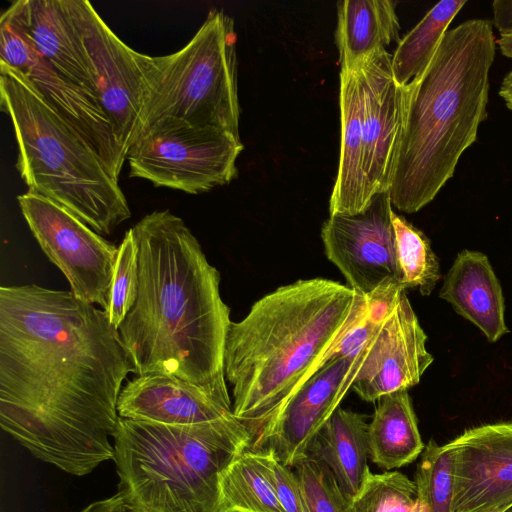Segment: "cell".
I'll return each instance as SVG.
<instances>
[{
    "instance_id": "1",
    "label": "cell",
    "mask_w": 512,
    "mask_h": 512,
    "mask_svg": "<svg viewBox=\"0 0 512 512\" xmlns=\"http://www.w3.org/2000/svg\"><path fill=\"white\" fill-rule=\"evenodd\" d=\"M132 364L109 314L71 291L0 288V425L34 457L83 476L114 459Z\"/></svg>"
},
{
    "instance_id": "2",
    "label": "cell",
    "mask_w": 512,
    "mask_h": 512,
    "mask_svg": "<svg viewBox=\"0 0 512 512\" xmlns=\"http://www.w3.org/2000/svg\"><path fill=\"white\" fill-rule=\"evenodd\" d=\"M131 229L139 287L118 332L133 373L173 375L232 404L224 374L232 321L219 271L184 220L168 209L145 215Z\"/></svg>"
},
{
    "instance_id": "3",
    "label": "cell",
    "mask_w": 512,
    "mask_h": 512,
    "mask_svg": "<svg viewBox=\"0 0 512 512\" xmlns=\"http://www.w3.org/2000/svg\"><path fill=\"white\" fill-rule=\"evenodd\" d=\"M364 301L348 285L303 279L263 296L242 320L231 323L224 374L232 387L233 415L253 441L320 368Z\"/></svg>"
},
{
    "instance_id": "4",
    "label": "cell",
    "mask_w": 512,
    "mask_h": 512,
    "mask_svg": "<svg viewBox=\"0 0 512 512\" xmlns=\"http://www.w3.org/2000/svg\"><path fill=\"white\" fill-rule=\"evenodd\" d=\"M493 23L447 30L426 68L403 86L402 126L389 189L392 206L415 213L453 177L488 116Z\"/></svg>"
},
{
    "instance_id": "5",
    "label": "cell",
    "mask_w": 512,
    "mask_h": 512,
    "mask_svg": "<svg viewBox=\"0 0 512 512\" xmlns=\"http://www.w3.org/2000/svg\"><path fill=\"white\" fill-rule=\"evenodd\" d=\"M118 493L134 512H224L221 476L253 443L234 415L195 425L120 418Z\"/></svg>"
},
{
    "instance_id": "6",
    "label": "cell",
    "mask_w": 512,
    "mask_h": 512,
    "mask_svg": "<svg viewBox=\"0 0 512 512\" xmlns=\"http://www.w3.org/2000/svg\"><path fill=\"white\" fill-rule=\"evenodd\" d=\"M1 108L18 147L16 168L28 190L65 208L98 234L130 218L128 201L93 146L20 71L0 64Z\"/></svg>"
},
{
    "instance_id": "7",
    "label": "cell",
    "mask_w": 512,
    "mask_h": 512,
    "mask_svg": "<svg viewBox=\"0 0 512 512\" xmlns=\"http://www.w3.org/2000/svg\"><path fill=\"white\" fill-rule=\"evenodd\" d=\"M236 41L233 19L212 9L180 50L164 56L137 51L143 84L140 134L157 121L175 119L240 138Z\"/></svg>"
},
{
    "instance_id": "8",
    "label": "cell",
    "mask_w": 512,
    "mask_h": 512,
    "mask_svg": "<svg viewBox=\"0 0 512 512\" xmlns=\"http://www.w3.org/2000/svg\"><path fill=\"white\" fill-rule=\"evenodd\" d=\"M240 138L212 128L163 119L146 128L129 148L130 177L188 194L230 183L238 175Z\"/></svg>"
},
{
    "instance_id": "9",
    "label": "cell",
    "mask_w": 512,
    "mask_h": 512,
    "mask_svg": "<svg viewBox=\"0 0 512 512\" xmlns=\"http://www.w3.org/2000/svg\"><path fill=\"white\" fill-rule=\"evenodd\" d=\"M17 201L32 235L67 278L72 294L109 312L118 247L35 192L18 195Z\"/></svg>"
},
{
    "instance_id": "10",
    "label": "cell",
    "mask_w": 512,
    "mask_h": 512,
    "mask_svg": "<svg viewBox=\"0 0 512 512\" xmlns=\"http://www.w3.org/2000/svg\"><path fill=\"white\" fill-rule=\"evenodd\" d=\"M93 92L127 155L141 129L142 74L137 51L125 44L87 0H72Z\"/></svg>"
},
{
    "instance_id": "11",
    "label": "cell",
    "mask_w": 512,
    "mask_h": 512,
    "mask_svg": "<svg viewBox=\"0 0 512 512\" xmlns=\"http://www.w3.org/2000/svg\"><path fill=\"white\" fill-rule=\"evenodd\" d=\"M389 191L377 193L355 214H334L323 223L321 238L327 258L348 286L369 297L377 291L403 286L391 215Z\"/></svg>"
},
{
    "instance_id": "12",
    "label": "cell",
    "mask_w": 512,
    "mask_h": 512,
    "mask_svg": "<svg viewBox=\"0 0 512 512\" xmlns=\"http://www.w3.org/2000/svg\"><path fill=\"white\" fill-rule=\"evenodd\" d=\"M367 346L357 355L326 363L310 376L255 438V450L268 451L289 467L305 457L312 438L351 389Z\"/></svg>"
},
{
    "instance_id": "13",
    "label": "cell",
    "mask_w": 512,
    "mask_h": 512,
    "mask_svg": "<svg viewBox=\"0 0 512 512\" xmlns=\"http://www.w3.org/2000/svg\"><path fill=\"white\" fill-rule=\"evenodd\" d=\"M427 335L402 291L371 338L351 389L364 401L417 385L433 356L426 349Z\"/></svg>"
},
{
    "instance_id": "14",
    "label": "cell",
    "mask_w": 512,
    "mask_h": 512,
    "mask_svg": "<svg viewBox=\"0 0 512 512\" xmlns=\"http://www.w3.org/2000/svg\"><path fill=\"white\" fill-rule=\"evenodd\" d=\"M356 70L363 91L364 174L371 200L390 189L402 126L403 86L394 78L387 50L372 55Z\"/></svg>"
},
{
    "instance_id": "15",
    "label": "cell",
    "mask_w": 512,
    "mask_h": 512,
    "mask_svg": "<svg viewBox=\"0 0 512 512\" xmlns=\"http://www.w3.org/2000/svg\"><path fill=\"white\" fill-rule=\"evenodd\" d=\"M448 444L455 453L454 512L512 499V421L469 428Z\"/></svg>"
},
{
    "instance_id": "16",
    "label": "cell",
    "mask_w": 512,
    "mask_h": 512,
    "mask_svg": "<svg viewBox=\"0 0 512 512\" xmlns=\"http://www.w3.org/2000/svg\"><path fill=\"white\" fill-rule=\"evenodd\" d=\"M120 418L166 425H195L233 415L232 404L173 375H140L123 387L117 403Z\"/></svg>"
},
{
    "instance_id": "17",
    "label": "cell",
    "mask_w": 512,
    "mask_h": 512,
    "mask_svg": "<svg viewBox=\"0 0 512 512\" xmlns=\"http://www.w3.org/2000/svg\"><path fill=\"white\" fill-rule=\"evenodd\" d=\"M24 75L50 107L93 146L119 181L126 157L94 94L63 77L40 55Z\"/></svg>"
},
{
    "instance_id": "18",
    "label": "cell",
    "mask_w": 512,
    "mask_h": 512,
    "mask_svg": "<svg viewBox=\"0 0 512 512\" xmlns=\"http://www.w3.org/2000/svg\"><path fill=\"white\" fill-rule=\"evenodd\" d=\"M439 297L477 326L489 342L509 332L502 288L488 257L464 249L444 277Z\"/></svg>"
},
{
    "instance_id": "19",
    "label": "cell",
    "mask_w": 512,
    "mask_h": 512,
    "mask_svg": "<svg viewBox=\"0 0 512 512\" xmlns=\"http://www.w3.org/2000/svg\"><path fill=\"white\" fill-rule=\"evenodd\" d=\"M340 153L329 213L355 214L371 200L366 191L363 145V91L358 70H340Z\"/></svg>"
},
{
    "instance_id": "20",
    "label": "cell",
    "mask_w": 512,
    "mask_h": 512,
    "mask_svg": "<svg viewBox=\"0 0 512 512\" xmlns=\"http://www.w3.org/2000/svg\"><path fill=\"white\" fill-rule=\"evenodd\" d=\"M22 9L39 55L63 77L94 94L72 0H22Z\"/></svg>"
},
{
    "instance_id": "21",
    "label": "cell",
    "mask_w": 512,
    "mask_h": 512,
    "mask_svg": "<svg viewBox=\"0 0 512 512\" xmlns=\"http://www.w3.org/2000/svg\"><path fill=\"white\" fill-rule=\"evenodd\" d=\"M364 414L338 407L312 438L306 455L324 463L351 499L369 467V423Z\"/></svg>"
},
{
    "instance_id": "22",
    "label": "cell",
    "mask_w": 512,
    "mask_h": 512,
    "mask_svg": "<svg viewBox=\"0 0 512 512\" xmlns=\"http://www.w3.org/2000/svg\"><path fill=\"white\" fill-rule=\"evenodd\" d=\"M396 2L345 0L337 3L335 42L341 70L355 71L372 55L399 42Z\"/></svg>"
},
{
    "instance_id": "23",
    "label": "cell",
    "mask_w": 512,
    "mask_h": 512,
    "mask_svg": "<svg viewBox=\"0 0 512 512\" xmlns=\"http://www.w3.org/2000/svg\"><path fill=\"white\" fill-rule=\"evenodd\" d=\"M368 437L369 458L385 470L408 465L423 452L425 445L408 390L378 400Z\"/></svg>"
},
{
    "instance_id": "24",
    "label": "cell",
    "mask_w": 512,
    "mask_h": 512,
    "mask_svg": "<svg viewBox=\"0 0 512 512\" xmlns=\"http://www.w3.org/2000/svg\"><path fill=\"white\" fill-rule=\"evenodd\" d=\"M224 512H283L269 475V454L246 449L220 481Z\"/></svg>"
},
{
    "instance_id": "25",
    "label": "cell",
    "mask_w": 512,
    "mask_h": 512,
    "mask_svg": "<svg viewBox=\"0 0 512 512\" xmlns=\"http://www.w3.org/2000/svg\"><path fill=\"white\" fill-rule=\"evenodd\" d=\"M466 3V0L438 2L400 39L392 55V70L398 85H407L426 68L450 23Z\"/></svg>"
},
{
    "instance_id": "26",
    "label": "cell",
    "mask_w": 512,
    "mask_h": 512,
    "mask_svg": "<svg viewBox=\"0 0 512 512\" xmlns=\"http://www.w3.org/2000/svg\"><path fill=\"white\" fill-rule=\"evenodd\" d=\"M402 282L428 296L439 281L440 265L426 235L394 211L391 215Z\"/></svg>"
},
{
    "instance_id": "27",
    "label": "cell",
    "mask_w": 512,
    "mask_h": 512,
    "mask_svg": "<svg viewBox=\"0 0 512 512\" xmlns=\"http://www.w3.org/2000/svg\"><path fill=\"white\" fill-rule=\"evenodd\" d=\"M455 478L454 450L431 439L421 453L414 481L417 496L430 512H454Z\"/></svg>"
},
{
    "instance_id": "28",
    "label": "cell",
    "mask_w": 512,
    "mask_h": 512,
    "mask_svg": "<svg viewBox=\"0 0 512 512\" xmlns=\"http://www.w3.org/2000/svg\"><path fill=\"white\" fill-rule=\"evenodd\" d=\"M417 499L414 481L400 472L373 474L370 469L350 501L351 512H410Z\"/></svg>"
},
{
    "instance_id": "29",
    "label": "cell",
    "mask_w": 512,
    "mask_h": 512,
    "mask_svg": "<svg viewBox=\"0 0 512 512\" xmlns=\"http://www.w3.org/2000/svg\"><path fill=\"white\" fill-rule=\"evenodd\" d=\"M293 467L307 512H351L349 498L324 463L306 455Z\"/></svg>"
},
{
    "instance_id": "30",
    "label": "cell",
    "mask_w": 512,
    "mask_h": 512,
    "mask_svg": "<svg viewBox=\"0 0 512 512\" xmlns=\"http://www.w3.org/2000/svg\"><path fill=\"white\" fill-rule=\"evenodd\" d=\"M139 287L138 250L130 228L124 234L118 247L111 288L109 319L118 330L127 313L133 307Z\"/></svg>"
},
{
    "instance_id": "31",
    "label": "cell",
    "mask_w": 512,
    "mask_h": 512,
    "mask_svg": "<svg viewBox=\"0 0 512 512\" xmlns=\"http://www.w3.org/2000/svg\"><path fill=\"white\" fill-rule=\"evenodd\" d=\"M39 57L26 27L22 0H16L0 17V64L26 74Z\"/></svg>"
},
{
    "instance_id": "32",
    "label": "cell",
    "mask_w": 512,
    "mask_h": 512,
    "mask_svg": "<svg viewBox=\"0 0 512 512\" xmlns=\"http://www.w3.org/2000/svg\"><path fill=\"white\" fill-rule=\"evenodd\" d=\"M268 454L270 479L283 512H307L296 473L289 466L279 462L270 452Z\"/></svg>"
},
{
    "instance_id": "33",
    "label": "cell",
    "mask_w": 512,
    "mask_h": 512,
    "mask_svg": "<svg viewBox=\"0 0 512 512\" xmlns=\"http://www.w3.org/2000/svg\"><path fill=\"white\" fill-rule=\"evenodd\" d=\"M492 11V23L500 35L512 34V0L493 1Z\"/></svg>"
},
{
    "instance_id": "34",
    "label": "cell",
    "mask_w": 512,
    "mask_h": 512,
    "mask_svg": "<svg viewBox=\"0 0 512 512\" xmlns=\"http://www.w3.org/2000/svg\"><path fill=\"white\" fill-rule=\"evenodd\" d=\"M80 512H134L120 493L89 504Z\"/></svg>"
},
{
    "instance_id": "35",
    "label": "cell",
    "mask_w": 512,
    "mask_h": 512,
    "mask_svg": "<svg viewBox=\"0 0 512 512\" xmlns=\"http://www.w3.org/2000/svg\"><path fill=\"white\" fill-rule=\"evenodd\" d=\"M499 95L503 99L506 107L512 111V70L502 79Z\"/></svg>"
},
{
    "instance_id": "36",
    "label": "cell",
    "mask_w": 512,
    "mask_h": 512,
    "mask_svg": "<svg viewBox=\"0 0 512 512\" xmlns=\"http://www.w3.org/2000/svg\"><path fill=\"white\" fill-rule=\"evenodd\" d=\"M496 44L503 56L512 59V34L500 35Z\"/></svg>"
},
{
    "instance_id": "37",
    "label": "cell",
    "mask_w": 512,
    "mask_h": 512,
    "mask_svg": "<svg viewBox=\"0 0 512 512\" xmlns=\"http://www.w3.org/2000/svg\"><path fill=\"white\" fill-rule=\"evenodd\" d=\"M471 512H512V499Z\"/></svg>"
}]
</instances>
